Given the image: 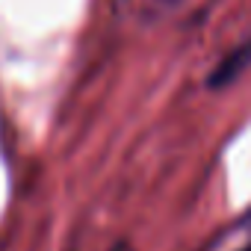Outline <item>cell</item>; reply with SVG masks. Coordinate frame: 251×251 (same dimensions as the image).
I'll return each instance as SVG.
<instances>
[{
  "instance_id": "3957f363",
  "label": "cell",
  "mask_w": 251,
  "mask_h": 251,
  "mask_svg": "<svg viewBox=\"0 0 251 251\" xmlns=\"http://www.w3.org/2000/svg\"><path fill=\"white\" fill-rule=\"evenodd\" d=\"M115 251H127V245H118V248H115Z\"/></svg>"
},
{
  "instance_id": "6da1fadb",
  "label": "cell",
  "mask_w": 251,
  "mask_h": 251,
  "mask_svg": "<svg viewBox=\"0 0 251 251\" xmlns=\"http://www.w3.org/2000/svg\"><path fill=\"white\" fill-rule=\"evenodd\" d=\"M207 251H251V210L236 225H230Z\"/></svg>"
},
{
  "instance_id": "7a4b0ae2",
  "label": "cell",
  "mask_w": 251,
  "mask_h": 251,
  "mask_svg": "<svg viewBox=\"0 0 251 251\" xmlns=\"http://www.w3.org/2000/svg\"><path fill=\"white\" fill-rule=\"evenodd\" d=\"M248 62H251V42H245V45H239L236 50H230V53L216 65V71H213V77H210V86H225V83L233 80Z\"/></svg>"
}]
</instances>
